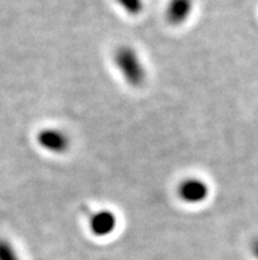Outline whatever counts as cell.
Instances as JSON below:
<instances>
[{
    "mask_svg": "<svg viewBox=\"0 0 258 260\" xmlns=\"http://www.w3.org/2000/svg\"><path fill=\"white\" fill-rule=\"evenodd\" d=\"M37 143L50 153L61 155L70 148L69 135L58 128H44L37 135Z\"/></svg>",
    "mask_w": 258,
    "mask_h": 260,
    "instance_id": "3",
    "label": "cell"
},
{
    "mask_svg": "<svg viewBox=\"0 0 258 260\" xmlns=\"http://www.w3.org/2000/svg\"><path fill=\"white\" fill-rule=\"evenodd\" d=\"M194 0H170L166 7V20L171 25H180L193 13Z\"/></svg>",
    "mask_w": 258,
    "mask_h": 260,
    "instance_id": "5",
    "label": "cell"
},
{
    "mask_svg": "<svg viewBox=\"0 0 258 260\" xmlns=\"http://www.w3.org/2000/svg\"><path fill=\"white\" fill-rule=\"evenodd\" d=\"M253 252H254V255L258 259V241H255L254 244H253Z\"/></svg>",
    "mask_w": 258,
    "mask_h": 260,
    "instance_id": "8",
    "label": "cell"
},
{
    "mask_svg": "<svg viewBox=\"0 0 258 260\" xmlns=\"http://www.w3.org/2000/svg\"><path fill=\"white\" fill-rule=\"evenodd\" d=\"M119 6L127 13L136 16L144 10V0H116Z\"/></svg>",
    "mask_w": 258,
    "mask_h": 260,
    "instance_id": "6",
    "label": "cell"
},
{
    "mask_svg": "<svg viewBox=\"0 0 258 260\" xmlns=\"http://www.w3.org/2000/svg\"><path fill=\"white\" fill-rule=\"evenodd\" d=\"M118 218L111 210H99L90 218V230L95 237L103 238L111 235L116 229Z\"/></svg>",
    "mask_w": 258,
    "mask_h": 260,
    "instance_id": "4",
    "label": "cell"
},
{
    "mask_svg": "<svg viewBox=\"0 0 258 260\" xmlns=\"http://www.w3.org/2000/svg\"><path fill=\"white\" fill-rule=\"evenodd\" d=\"M114 62L128 85L138 87L145 82V66L132 46H119L114 53Z\"/></svg>",
    "mask_w": 258,
    "mask_h": 260,
    "instance_id": "1",
    "label": "cell"
},
{
    "mask_svg": "<svg viewBox=\"0 0 258 260\" xmlns=\"http://www.w3.org/2000/svg\"><path fill=\"white\" fill-rule=\"evenodd\" d=\"M178 197L183 202L191 205L200 204L208 197L209 188L206 181L198 177H187L179 182L176 189Z\"/></svg>",
    "mask_w": 258,
    "mask_h": 260,
    "instance_id": "2",
    "label": "cell"
},
{
    "mask_svg": "<svg viewBox=\"0 0 258 260\" xmlns=\"http://www.w3.org/2000/svg\"><path fill=\"white\" fill-rule=\"evenodd\" d=\"M0 260H21L15 247L6 239H0Z\"/></svg>",
    "mask_w": 258,
    "mask_h": 260,
    "instance_id": "7",
    "label": "cell"
}]
</instances>
